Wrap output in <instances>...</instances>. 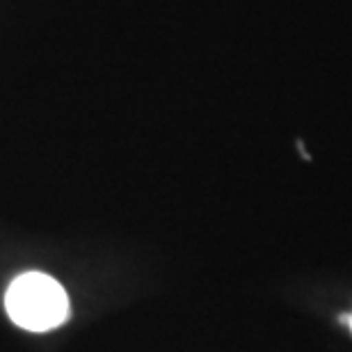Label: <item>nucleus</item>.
I'll use <instances>...</instances> for the list:
<instances>
[{
	"mask_svg": "<svg viewBox=\"0 0 352 352\" xmlns=\"http://www.w3.org/2000/svg\"><path fill=\"white\" fill-rule=\"evenodd\" d=\"M5 309L28 332H51L69 318V295L58 279L44 272H25L7 288Z\"/></svg>",
	"mask_w": 352,
	"mask_h": 352,
	"instance_id": "f257e3e1",
	"label": "nucleus"
},
{
	"mask_svg": "<svg viewBox=\"0 0 352 352\" xmlns=\"http://www.w3.org/2000/svg\"><path fill=\"white\" fill-rule=\"evenodd\" d=\"M346 322H348V325H350V329H352V316H350V318H346Z\"/></svg>",
	"mask_w": 352,
	"mask_h": 352,
	"instance_id": "f03ea898",
	"label": "nucleus"
}]
</instances>
